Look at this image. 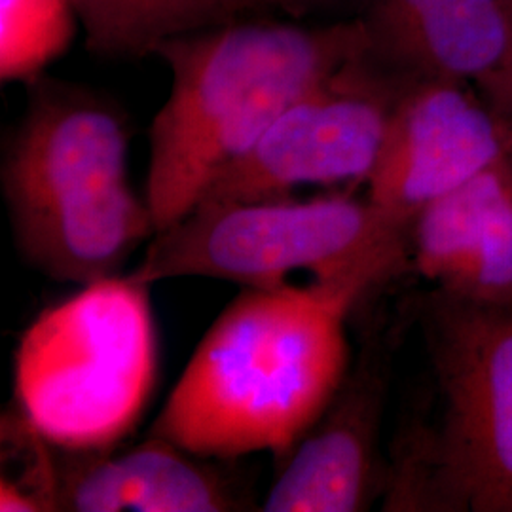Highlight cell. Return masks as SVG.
Listing matches in <instances>:
<instances>
[{"label":"cell","mask_w":512,"mask_h":512,"mask_svg":"<svg viewBox=\"0 0 512 512\" xmlns=\"http://www.w3.org/2000/svg\"><path fill=\"white\" fill-rule=\"evenodd\" d=\"M348 0H251V12L277 10L294 18H304L308 14H317L338 8Z\"/></svg>","instance_id":"obj_17"},{"label":"cell","mask_w":512,"mask_h":512,"mask_svg":"<svg viewBox=\"0 0 512 512\" xmlns=\"http://www.w3.org/2000/svg\"><path fill=\"white\" fill-rule=\"evenodd\" d=\"M439 433L399 480V509L512 512V306L439 294L431 317Z\"/></svg>","instance_id":"obj_5"},{"label":"cell","mask_w":512,"mask_h":512,"mask_svg":"<svg viewBox=\"0 0 512 512\" xmlns=\"http://www.w3.org/2000/svg\"><path fill=\"white\" fill-rule=\"evenodd\" d=\"M401 90L365 54L355 57L296 99L194 207L293 198L308 184L365 183Z\"/></svg>","instance_id":"obj_6"},{"label":"cell","mask_w":512,"mask_h":512,"mask_svg":"<svg viewBox=\"0 0 512 512\" xmlns=\"http://www.w3.org/2000/svg\"><path fill=\"white\" fill-rule=\"evenodd\" d=\"M357 304L315 283L243 289L203 334L150 433L205 459H285L348 376Z\"/></svg>","instance_id":"obj_1"},{"label":"cell","mask_w":512,"mask_h":512,"mask_svg":"<svg viewBox=\"0 0 512 512\" xmlns=\"http://www.w3.org/2000/svg\"><path fill=\"white\" fill-rule=\"evenodd\" d=\"M410 260L448 298L512 306V152L421 211Z\"/></svg>","instance_id":"obj_10"},{"label":"cell","mask_w":512,"mask_h":512,"mask_svg":"<svg viewBox=\"0 0 512 512\" xmlns=\"http://www.w3.org/2000/svg\"><path fill=\"white\" fill-rule=\"evenodd\" d=\"M211 2H215L230 18L251 14V0H211Z\"/></svg>","instance_id":"obj_18"},{"label":"cell","mask_w":512,"mask_h":512,"mask_svg":"<svg viewBox=\"0 0 512 512\" xmlns=\"http://www.w3.org/2000/svg\"><path fill=\"white\" fill-rule=\"evenodd\" d=\"M512 152V129L450 80L404 84L385 126L366 198L412 228L421 211Z\"/></svg>","instance_id":"obj_7"},{"label":"cell","mask_w":512,"mask_h":512,"mask_svg":"<svg viewBox=\"0 0 512 512\" xmlns=\"http://www.w3.org/2000/svg\"><path fill=\"white\" fill-rule=\"evenodd\" d=\"M384 378L370 357L281 461L264 512L365 511L378 492Z\"/></svg>","instance_id":"obj_11"},{"label":"cell","mask_w":512,"mask_h":512,"mask_svg":"<svg viewBox=\"0 0 512 512\" xmlns=\"http://www.w3.org/2000/svg\"><path fill=\"white\" fill-rule=\"evenodd\" d=\"M78 19L74 0H0L2 82H33L63 54Z\"/></svg>","instance_id":"obj_15"},{"label":"cell","mask_w":512,"mask_h":512,"mask_svg":"<svg viewBox=\"0 0 512 512\" xmlns=\"http://www.w3.org/2000/svg\"><path fill=\"white\" fill-rule=\"evenodd\" d=\"M365 50L359 18L308 27L238 16L162 42L154 55L171 71V92L150 126L145 192L158 232L296 99Z\"/></svg>","instance_id":"obj_2"},{"label":"cell","mask_w":512,"mask_h":512,"mask_svg":"<svg viewBox=\"0 0 512 512\" xmlns=\"http://www.w3.org/2000/svg\"><path fill=\"white\" fill-rule=\"evenodd\" d=\"M88 48L107 57L156 54L167 38L232 19L211 0H74Z\"/></svg>","instance_id":"obj_14"},{"label":"cell","mask_w":512,"mask_h":512,"mask_svg":"<svg viewBox=\"0 0 512 512\" xmlns=\"http://www.w3.org/2000/svg\"><path fill=\"white\" fill-rule=\"evenodd\" d=\"M482 99L512 129V55L495 71L475 82Z\"/></svg>","instance_id":"obj_16"},{"label":"cell","mask_w":512,"mask_h":512,"mask_svg":"<svg viewBox=\"0 0 512 512\" xmlns=\"http://www.w3.org/2000/svg\"><path fill=\"white\" fill-rule=\"evenodd\" d=\"M410 260V226L366 198L198 205L148 241L131 277H207L268 289L296 272L359 300Z\"/></svg>","instance_id":"obj_3"},{"label":"cell","mask_w":512,"mask_h":512,"mask_svg":"<svg viewBox=\"0 0 512 512\" xmlns=\"http://www.w3.org/2000/svg\"><path fill=\"white\" fill-rule=\"evenodd\" d=\"M50 444V442H48ZM52 511L228 512L241 501L219 473L162 437L128 450L69 452L50 444Z\"/></svg>","instance_id":"obj_12"},{"label":"cell","mask_w":512,"mask_h":512,"mask_svg":"<svg viewBox=\"0 0 512 512\" xmlns=\"http://www.w3.org/2000/svg\"><path fill=\"white\" fill-rule=\"evenodd\" d=\"M150 287L114 275L40 311L14 355L18 414L69 452L116 448L147 410L158 376Z\"/></svg>","instance_id":"obj_4"},{"label":"cell","mask_w":512,"mask_h":512,"mask_svg":"<svg viewBox=\"0 0 512 512\" xmlns=\"http://www.w3.org/2000/svg\"><path fill=\"white\" fill-rule=\"evenodd\" d=\"M10 224L29 266L80 287L120 275L135 249L158 232L147 198L129 181L12 217Z\"/></svg>","instance_id":"obj_13"},{"label":"cell","mask_w":512,"mask_h":512,"mask_svg":"<svg viewBox=\"0 0 512 512\" xmlns=\"http://www.w3.org/2000/svg\"><path fill=\"white\" fill-rule=\"evenodd\" d=\"M128 156V124L114 105L84 88L33 80L2 160L10 219L128 181Z\"/></svg>","instance_id":"obj_8"},{"label":"cell","mask_w":512,"mask_h":512,"mask_svg":"<svg viewBox=\"0 0 512 512\" xmlns=\"http://www.w3.org/2000/svg\"><path fill=\"white\" fill-rule=\"evenodd\" d=\"M365 57L399 84L478 82L512 55V0H365Z\"/></svg>","instance_id":"obj_9"}]
</instances>
